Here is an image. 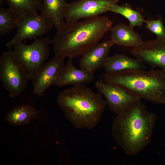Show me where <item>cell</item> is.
<instances>
[{"instance_id":"1","label":"cell","mask_w":165,"mask_h":165,"mask_svg":"<svg viewBox=\"0 0 165 165\" xmlns=\"http://www.w3.org/2000/svg\"><path fill=\"white\" fill-rule=\"evenodd\" d=\"M112 25L104 16L64 22L51 40L55 56L64 59L81 55L99 42Z\"/></svg>"},{"instance_id":"2","label":"cell","mask_w":165,"mask_h":165,"mask_svg":"<svg viewBox=\"0 0 165 165\" xmlns=\"http://www.w3.org/2000/svg\"><path fill=\"white\" fill-rule=\"evenodd\" d=\"M157 117L141 102H136L114 119L112 135L127 155L136 156L151 142Z\"/></svg>"},{"instance_id":"3","label":"cell","mask_w":165,"mask_h":165,"mask_svg":"<svg viewBox=\"0 0 165 165\" xmlns=\"http://www.w3.org/2000/svg\"><path fill=\"white\" fill-rule=\"evenodd\" d=\"M101 95L79 85L60 92L56 101L66 118L75 127L90 129L99 123L106 105Z\"/></svg>"},{"instance_id":"4","label":"cell","mask_w":165,"mask_h":165,"mask_svg":"<svg viewBox=\"0 0 165 165\" xmlns=\"http://www.w3.org/2000/svg\"><path fill=\"white\" fill-rule=\"evenodd\" d=\"M104 82L117 86L153 104H165V71L152 69L105 73Z\"/></svg>"},{"instance_id":"5","label":"cell","mask_w":165,"mask_h":165,"mask_svg":"<svg viewBox=\"0 0 165 165\" xmlns=\"http://www.w3.org/2000/svg\"><path fill=\"white\" fill-rule=\"evenodd\" d=\"M51 40L48 37L35 39L31 44L21 42L12 47L15 57L27 73L30 80L36 75L48 58Z\"/></svg>"},{"instance_id":"6","label":"cell","mask_w":165,"mask_h":165,"mask_svg":"<svg viewBox=\"0 0 165 165\" xmlns=\"http://www.w3.org/2000/svg\"><path fill=\"white\" fill-rule=\"evenodd\" d=\"M0 80L11 97L20 95L30 80L27 73L17 61L11 49L4 51L0 56Z\"/></svg>"},{"instance_id":"7","label":"cell","mask_w":165,"mask_h":165,"mask_svg":"<svg viewBox=\"0 0 165 165\" xmlns=\"http://www.w3.org/2000/svg\"><path fill=\"white\" fill-rule=\"evenodd\" d=\"M53 26V20L43 13L24 16L20 19L16 34L6 43V46L11 49L16 43L40 38Z\"/></svg>"},{"instance_id":"8","label":"cell","mask_w":165,"mask_h":165,"mask_svg":"<svg viewBox=\"0 0 165 165\" xmlns=\"http://www.w3.org/2000/svg\"><path fill=\"white\" fill-rule=\"evenodd\" d=\"M120 0H77L68 3L64 17L71 22L100 16Z\"/></svg>"},{"instance_id":"9","label":"cell","mask_w":165,"mask_h":165,"mask_svg":"<svg viewBox=\"0 0 165 165\" xmlns=\"http://www.w3.org/2000/svg\"><path fill=\"white\" fill-rule=\"evenodd\" d=\"M95 86L98 93L105 97L106 105L117 115L142 99L123 88L103 80H97Z\"/></svg>"},{"instance_id":"10","label":"cell","mask_w":165,"mask_h":165,"mask_svg":"<svg viewBox=\"0 0 165 165\" xmlns=\"http://www.w3.org/2000/svg\"><path fill=\"white\" fill-rule=\"evenodd\" d=\"M64 59L54 56L45 63L31 80L34 95L42 97L49 88L55 85L65 65Z\"/></svg>"},{"instance_id":"11","label":"cell","mask_w":165,"mask_h":165,"mask_svg":"<svg viewBox=\"0 0 165 165\" xmlns=\"http://www.w3.org/2000/svg\"><path fill=\"white\" fill-rule=\"evenodd\" d=\"M130 52L152 69L159 68L165 71V38H156L144 41L139 46L132 48Z\"/></svg>"},{"instance_id":"12","label":"cell","mask_w":165,"mask_h":165,"mask_svg":"<svg viewBox=\"0 0 165 165\" xmlns=\"http://www.w3.org/2000/svg\"><path fill=\"white\" fill-rule=\"evenodd\" d=\"M114 44L110 39L99 42L86 50L81 55L80 69L94 74L98 69L104 67Z\"/></svg>"},{"instance_id":"13","label":"cell","mask_w":165,"mask_h":165,"mask_svg":"<svg viewBox=\"0 0 165 165\" xmlns=\"http://www.w3.org/2000/svg\"><path fill=\"white\" fill-rule=\"evenodd\" d=\"M72 58H69L64 68L56 86L59 87L72 85H84L91 82L94 77L86 70L78 69L74 65Z\"/></svg>"},{"instance_id":"14","label":"cell","mask_w":165,"mask_h":165,"mask_svg":"<svg viewBox=\"0 0 165 165\" xmlns=\"http://www.w3.org/2000/svg\"><path fill=\"white\" fill-rule=\"evenodd\" d=\"M134 27L120 23L112 28L111 40L115 44L124 47H138L144 41L140 35L135 32Z\"/></svg>"},{"instance_id":"15","label":"cell","mask_w":165,"mask_h":165,"mask_svg":"<svg viewBox=\"0 0 165 165\" xmlns=\"http://www.w3.org/2000/svg\"><path fill=\"white\" fill-rule=\"evenodd\" d=\"M104 68L106 73L111 74L130 70L145 69L146 67L137 59L116 53L108 57Z\"/></svg>"},{"instance_id":"16","label":"cell","mask_w":165,"mask_h":165,"mask_svg":"<svg viewBox=\"0 0 165 165\" xmlns=\"http://www.w3.org/2000/svg\"><path fill=\"white\" fill-rule=\"evenodd\" d=\"M39 112L32 106L24 104L13 108L6 117V121L14 126L23 125L37 118Z\"/></svg>"},{"instance_id":"17","label":"cell","mask_w":165,"mask_h":165,"mask_svg":"<svg viewBox=\"0 0 165 165\" xmlns=\"http://www.w3.org/2000/svg\"><path fill=\"white\" fill-rule=\"evenodd\" d=\"M68 3L66 0H42L41 13L53 20L57 30L65 22L64 15Z\"/></svg>"},{"instance_id":"18","label":"cell","mask_w":165,"mask_h":165,"mask_svg":"<svg viewBox=\"0 0 165 165\" xmlns=\"http://www.w3.org/2000/svg\"><path fill=\"white\" fill-rule=\"evenodd\" d=\"M109 11L124 16L128 20L130 25L134 27L136 26H141L145 21L140 12L134 10L131 6L128 3L122 5L114 4L111 6Z\"/></svg>"},{"instance_id":"19","label":"cell","mask_w":165,"mask_h":165,"mask_svg":"<svg viewBox=\"0 0 165 165\" xmlns=\"http://www.w3.org/2000/svg\"><path fill=\"white\" fill-rule=\"evenodd\" d=\"M9 8L20 19L28 16L38 14L34 0H6Z\"/></svg>"},{"instance_id":"20","label":"cell","mask_w":165,"mask_h":165,"mask_svg":"<svg viewBox=\"0 0 165 165\" xmlns=\"http://www.w3.org/2000/svg\"><path fill=\"white\" fill-rule=\"evenodd\" d=\"M20 19L9 8L0 9V34L3 35L18 27Z\"/></svg>"},{"instance_id":"21","label":"cell","mask_w":165,"mask_h":165,"mask_svg":"<svg viewBox=\"0 0 165 165\" xmlns=\"http://www.w3.org/2000/svg\"><path fill=\"white\" fill-rule=\"evenodd\" d=\"M146 28L155 34L157 38H165V26L160 19L145 20Z\"/></svg>"},{"instance_id":"22","label":"cell","mask_w":165,"mask_h":165,"mask_svg":"<svg viewBox=\"0 0 165 165\" xmlns=\"http://www.w3.org/2000/svg\"><path fill=\"white\" fill-rule=\"evenodd\" d=\"M38 10H41L42 6V0H34Z\"/></svg>"},{"instance_id":"23","label":"cell","mask_w":165,"mask_h":165,"mask_svg":"<svg viewBox=\"0 0 165 165\" xmlns=\"http://www.w3.org/2000/svg\"><path fill=\"white\" fill-rule=\"evenodd\" d=\"M5 0H0V5L2 6L4 3Z\"/></svg>"}]
</instances>
